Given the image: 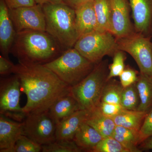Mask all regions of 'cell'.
Wrapping results in <instances>:
<instances>
[{
    "label": "cell",
    "mask_w": 152,
    "mask_h": 152,
    "mask_svg": "<svg viewBox=\"0 0 152 152\" xmlns=\"http://www.w3.org/2000/svg\"><path fill=\"white\" fill-rule=\"evenodd\" d=\"M140 73L129 66H126L124 70L119 77L120 83L124 88L135 83Z\"/></svg>",
    "instance_id": "f546056e"
},
{
    "label": "cell",
    "mask_w": 152,
    "mask_h": 152,
    "mask_svg": "<svg viewBox=\"0 0 152 152\" xmlns=\"http://www.w3.org/2000/svg\"><path fill=\"white\" fill-rule=\"evenodd\" d=\"M86 122L95 129L104 138L112 137L116 127L113 118L102 114L97 108L91 112Z\"/></svg>",
    "instance_id": "ffe728a7"
},
{
    "label": "cell",
    "mask_w": 152,
    "mask_h": 152,
    "mask_svg": "<svg viewBox=\"0 0 152 152\" xmlns=\"http://www.w3.org/2000/svg\"><path fill=\"white\" fill-rule=\"evenodd\" d=\"M139 148L142 151L152 150V136L141 143L139 145Z\"/></svg>",
    "instance_id": "d590c367"
},
{
    "label": "cell",
    "mask_w": 152,
    "mask_h": 152,
    "mask_svg": "<svg viewBox=\"0 0 152 152\" xmlns=\"http://www.w3.org/2000/svg\"><path fill=\"white\" fill-rule=\"evenodd\" d=\"M42 151V145L23 134L18 139L12 152H40Z\"/></svg>",
    "instance_id": "f1b7e54d"
},
{
    "label": "cell",
    "mask_w": 152,
    "mask_h": 152,
    "mask_svg": "<svg viewBox=\"0 0 152 152\" xmlns=\"http://www.w3.org/2000/svg\"><path fill=\"white\" fill-rule=\"evenodd\" d=\"M21 91V84L18 77L2 79L0 87V113L4 115H10L18 119L25 117L20 105Z\"/></svg>",
    "instance_id": "9c48e42d"
},
{
    "label": "cell",
    "mask_w": 152,
    "mask_h": 152,
    "mask_svg": "<svg viewBox=\"0 0 152 152\" xmlns=\"http://www.w3.org/2000/svg\"><path fill=\"white\" fill-rule=\"evenodd\" d=\"M109 72L108 61L102 60L83 80L71 87L70 94L81 109L91 112L97 107L108 80Z\"/></svg>",
    "instance_id": "277c9868"
},
{
    "label": "cell",
    "mask_w": 152,
    "mask_h": 152,
    "mask_svg": "<svg viewBox=\"0 0 152 152\" xmlns=\"http://www.w3.org/2000/svg\"><path fill=\"white\" fill-rule=\"evenodd\" d=\"M136 85L140 99L137 110L148 113L152 108V76L140 73Z\"/></svg>",
    "instance_id": "d6986e66"
},
{
    "label": "cell",
    "mask_w": 152,
    "mask_h": 152,
    "mask_svg": "<svg viewBox=\"0 0 152 152\" xmlns=\"http://www.w3.org/2000/svg\"><path fill=\"white\" fill-rule=\"evenodd\" d=\"M76 29L80 37L97 31V23L94 1L88 2L75 9Z\"/></svg>",
    "instance_id": "2e32d148"
},
{
    "label": "cell",
    "mask_w": 152,
    "mask_h": 152,
    "mask_svg": "<svg viewBox=\"0 0 152 152\" xmlns=\"http://www.w3.org/2000/svg\"><path fill=\"white\" fill-rule=\"evenodd\" d=\"M17 32L4 0H0V50L4 57L9 59Z\"/></svg>",
    "instance_id": "4fadbf2b"
},
{
    "label": "cell",
    "mask_w": 152,
    "mask_h": 152,
    "mask_svg": "<svg viewBox=\"0 0 152 152\" xmlns=\"http://www.w3.org/2000/svg\"><path fill=\"white\" fill-rule=\"evenodd\" d=\"M15 65L9 59L2 55L0 56V74L1 75L12 73Z\"/></svg>",
    "instance_id": "836d02e7"
},
{
    "label": "cell",
    "mask_w": 152,
    "mask_h": 152,
    "mask_svg": "<svg viewBox=\"0 0 152 152\" xmlns=\"http://www.w3.org/2000/svg\"><path fill=\"white\" fill-rule=\"evenodd\" d=\"M74 48L95 64L105 56L113 57L119 50L116 38L111 33L98 31L80 37Z\"/></svg>",
    "instance_id": "8992f818"
},
{
    "label": "cell",
    "mask_w": 152,
    "mask_h": 152,
    "mask_svg": "<svg viewBox=\"0 0 152 152\" xmlns=\"http://www.w3.org/2000/svg\"><path fill=\"white\" fill-rule=\"evenodd\" d=\"M46 31L59 44L63 50L74 48L79 37L76 29L75 12L64 3L42 5Z\"/></svg>",
    "instance_id": "3957f363"
},
{
    "label": "cell",
    "mask_w": 152,
    "mask_h": 152,
    "mask_svg": "<svg viewBox=\"0 0 152 152\" xmlns=\"http://www.w3.org/2000/svg\"><path fill=\"white\" fill-rule=\"evenodd\" d=\"M140 103V97L136 83L124 88L120 102V104L123 108L130 110H137Z\"/></svg>",
    "instance_id": "d4e9b609"
},
{
    "label": "cell",
    "mask_w": 152,
    "mask_h": 152,
    "mask_svg": "<svg viewBox=\"0 0 152 152\" xmlns=\"http://www.w3.org/2000/svg\"><path fill=\"white\" fill-rule=\"evenodd\" d=\"M43 65L71 88L86 78L96 64L73 48L66 50L56 58Z\"/></svg>",
    "instance_id": "5b68a950"
},
{
    "label": "cell",
    "mask_w": 152,
    "mask_h": 152,
    "mask_svg": "<svg viewBox=\"0 0 152 152\" xmlns=\"http://www.w3.org/2000/svg\"><path fill=\"white\" fill-rule=\"evenodd\" d=\"M135 32L152 37V0H128Z\"/></svg>",
    "instance_id": "7c38bea8"
},
{
    "label": "cell",
    "mask_w": 152,
    "mask_h": 152,
    "mask_svg": "<svg viewBox=\"0 0 152 152\" xmlns=\"http://www.w3.org/2000/svg\"><path fill=\"white\" fill-rule=\"evenodd\" d=\"M9 12L17 33L25 30L46 31L45 18L41 5L9 9Z\"/></svg>",
    "instance_id": "30bf717a"
},
{
    "label": "cell",
    "mask_w": 152,
    "mask_h": 152,
    "mask_svg": "<svg viewBox=\"0 0 152 152\" xmlns=\"http://www.w3.org/2000/svg\"><path fill=\"white\" fill-rule=\"evenodd\" d=\"M111 8V32L116 39L135 32L131 20V9L128 0H110Z\"/></svg>",
    "instance_id": "8fae6325"
},
{
    "label": "cell",
    "mask_w": 152,
    "mask_h": 152,
    "mask_svg": "<svg viewBox=\"0 0 152 152\" xmlns=\"http://www.w3.org/2000/svg\"><path fill=\"white\" fill-rule=\"evenodd\" d=\"M12 74L18 77L21 91L27 96L22 107L25 117L48 111L56 101L70 93L71 87L43 64L19 62Z\"/></svg>",
    "instance_id": "6da1fadb"
},
{
    "label": "cell",
    "mask_w": 152,
    "mask_h": 152,
    "mask_svg": "<svg viewBox=\"0 0 152 152\" xmlns=\"http://www.w3.org/2000/svg\"><path fill=\"white\" fill-rule=\"evenodd\" d=\"M96 108L107 116L113 118L124 110L120 104L109 103L101 102Z\"/></svg>",
    "instance_id": "4dcf8cb0"
},
{
    "label": "cell",
    "mask_w": 152,
    "mask_h": 152,
    "mask_svg": "<svg viewBox=\"0 0 152 152\" xmlns=\"http://www.w3.org/2000/svg\"><path fill=\"white\" fill-rule=\"evenodd\" d=\"M23 122L24 134L41 145L56 140V124L48 111L26 116Z\"/></svg>",
    "instance_id": "ba28073f"
},
{
    "label": "cell",
    "mask_w": 152,
    "mask_h": 152,
    "mask_svg": "<svg viewBox=\"0 0 152 152\" xmlns=\"http://www.w3.org/2000/svg\"><path fill=\"white\" fill-rule=\"evenodd\" d=\"M83 151L73 140H56L42 145V152H80Z\"/></svg>",
    "instance_id": "484cf974"
},
{
    "label": "cell",
    "mask_w": 152,
    "mask_h": 152,
    "mask_svg": "<svg viewBox=\"0 0 152 152\" xmlns=\"http://www.w3.org/2000/svg\"><path fill=\"white\" fill-rule=\"evenodd\" d=\"M37 4L42 5L45 4H55L63 2V0H34Z\"/></svg>",
    "instance_id": "8d00e7d4"
},
{
    "label": "cell",
    "mask_w": 152,
    "mask_h": 152,
    "mask_svg": "<svg viewBox=\"0 0 152 152\" xmlns=\"http://www.w3.org/2000/svg\"><path fill=\"white\" fill-rule=\"evenodd\" d=\"M64 52L48 33L36 30L17 33L11 51L20 62L40 64L51 61Z\"/></svg>",
    "instance_id": "7a4b0ae2"
},
{
    "label": "cell",
    "mask_w": 152,
    "mask_h": 152,
    "mask_svg": "<svg viewBox=\"0 0 152 152\" xmlns=\"http://www.w3.org/2000/svg\"><path fill=\"white\" fill-rule=\"evenodd\" d=\"M147 114L140 111L124 109L112 118L116 126H121L139 132Z\"/></svg>",
    "instance_id": "44dd1931"
},
{
    "label": "cell",
    "mask_w": 152,
    "mask_h": 152,
    "mask_svg": "<svg viewBox=\"0 0 152 152\" xmlns=\"http://www.w3.org/2000/svg\"><path fill=\"white\" fill-rule=\"evenodd\" d=\"M24 134L23 122L0 115V152H12L18 139Z\"/></svg>",
    "instance_id": "5bb4252c"
},
{
    "label": "cell",
    "mask_w": 152,
    "mask_h": 152,
    "mask_svg": "<svg viewBox=\"0 0 152 152\" xmlns=\"http://www.w3.org/2000/svg\"><path fill=\"white\" fill-rule=\"evenodd\" d=\"M113 62L109 65V74L107 80L119 77L124 69L125 62L126 59V52L118 50L113 57Z\"/></svg>",
    "instance_id": "83f0119b"
},
{
    "label": "cell",
    "mask_w": 152,
    "mask_h": 152,
    "mask_svg": "<svg viewBox=\"0 0 152 152\" xmlns=\"http://www.w3.org/2000/svg\"><path fill=\"white\" fill-rule=\"evenodd\" d=\"M80 109L78 103L70 93L56 101L48 111L50 115L57 124Z\"/></svg>",
    "instance_id": "e0dca14e"
},
{
    "label": "cell",
    "mask_w": 152,
    "mask_h": 152,
    "mask_svg": "<svg viewBox=\"0 0 152 152\" xmlns=\"http://www.w3.org/2000/svg\"><path fill=\"white\" fill-rule=\"evenodd\" d=\"M94 8L97 31L111 33V8L110 0H94Z\"/></svg>",
    "instance_id": "603a6c76"
},
{
    "label": "cell",
    "mask_w": 152,
    "mask_h": 152,
    "mask_svg": "<svg viewBox=\"0 0 152 152\" xmlns=\"http://www.w3.org/2000/svg\"><path fill=\"white\" fill-rule=\"evenodd\" d=\"M91 112L80 109L57 123L56 140H73L76 133L89 116Z\"/></svg>",
    "instance_id": "9a60e30c"
},
{
    "label": "cell",
    "mask_w": 152,
    "mask_h": 152,
    "mask_svg": "<svg viewBox=\"0 0 152 152\" xmlns=\"http://www.w3.org/2000/svg\"><path fill=\"white\" fill-rule=\"evenodd\" d=\"M91 152H129L121 144L112 137L104 138Z\"/></svg>",
    "instance_id": "4316f807"
},
{
    "label": "cell",
    "mask_w": 152,
    "mask_h": 152,
    "mask_svg": "<svg viewBox=\"0 0 152 152\" xmlns=\"http://www.w3.org/2000/svg\"><path fill=\"white\" fill-rule=\"evenodd\" d=\"M152 37L135 32L117 39L119 50L128 53L135 60L140 73L152 76Z\"/></svg>",
    "instance_id": "52a82bcc"
},
{
    "label": "cell",
    "mask_w": 152,
    "mask_h": 152,
    "mask_svg": "<svg viewBox=\"0 0 152 152\" xmlns=\"http://www.w3.org/2000/svg\"><path fill=\"white\" fill-rule=\"evenodd\" d=\"M112 137L123 145L129 152H141L139 149V132L128 128L116 126Z\"/></svg>",
    "instance_id": "7402d4cb"
},
{
    "label": "cell",
    "mask_w": 152,
    "mask_h": 152,
    "mask_svg": "<svg viewBox=\"0 0 152 152\" xmlns=\"http://www.w3.org/2000/svg\"><path fill=\"white\" fill-rule=\"evenodd\" d=\"M103 138L97 131L86 122L79 128L73 140L83 151L91 152Z\"/></svg>",
    "instance_id": "ac0fdd59"
},
{
    "label": "cell",
    "mask_w": 152,
    "mask_h": 152,
    "mask_svg": "<svg viewBox=\"0 0 152 152\" xmlns=\"http://www.w3.org/2000/svg\"><path fill=\"white\" fill-rule=\"evenodd\" d=\"M139 135L140 145L145 139L152 136V108L145 118L139 131Z\"/></svg>",
    "instance_id": "1f68e13d"
},
{
    "label": "cell",
    "mask_w": 152,
    "mask_h": 152,
    "mask_svg": "<svg viewBox=\"0 0 152 152\" xmlns=\"http://www.w3.org/2000/svg\"><path fill=\"white\" fill-rule=\"evenodd\" d=\"M9 9L35 5L34 0H4Z\"/></svg>",
    "instance_id": "d6a6232c"
},
{
    "label": "cell",
    "mask_w": 152,
    "mask_h": 152,
    "mask_svg": "<svg viewBox=\"0 0 152 152\" xmlns=\"http://www.w3.org/2000/svg\"><path fill=\"white\" fill-rule=\"evenodd\" d=\"M124 88L121 83L113 78L108 80L104 87L101 102L120 104Z\"/></svg>",
    "instance_id": "cb8c5ba5"
},
{
    "label": "cell",
    "mask_w": 152,
    "mask_h": 152,
    "mask_svg": "<svg viewBox=\"0 0 152 152\" xmlns=\"http://www.w3.org/2000/svg\"><path fill=\"white\" fill-rule=\"evenodd\" d=\"M94 1V0H63V2L75 10L83 4Z\"/></svg>",
    "instance_id": "e575fe53"
}]
</instances>
